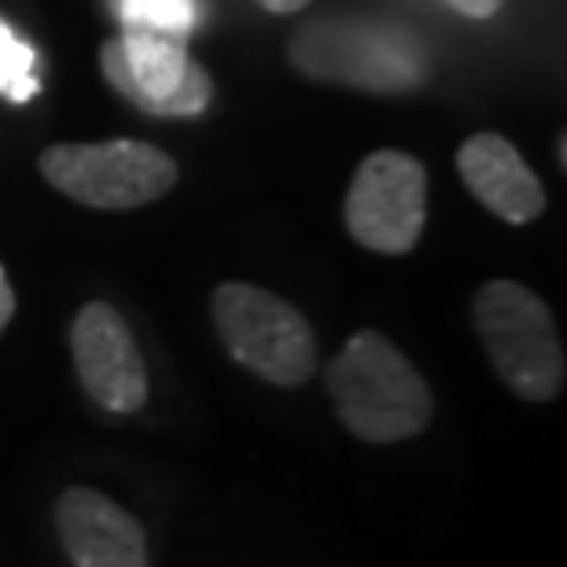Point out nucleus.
Masks as SVG:
<instances>
[{
    "label": "nucleus",
    "mask_w": 567,
    "mask_h": 567,
    "mask_svg": "<svg viewBox=\"0 0 567 567\" xmlns=\"http://www.w3.org/2000/svg\"><path fill=\"white\" fill-rule=\"evenodd\" d=\"M122 33L100 44V71L152 118H199L214 78L188 55L196 0H122Z\"/></svg>",
    "instance_id": "nucleus-1"
},
{
    "label": "nucleus",
    "mask_w": 567,
    "mask_h": 567,
    "mask_svg": "<svg viewBox=\"0 0 567 567\" xmlns=\"http://www.w3.org/2000/svg\"><path fill=\"white\" fill-rule=\"evenodd\" d=\"M328 399L350 435L369 446L416 439L435 416L427 380L377 328H361L324 369Z\"/></svg>",
    "instance_id": "nucleus-2"
},
{
    "label": "nucleus",
    "mask_w": 567,
    "mask_h": 567,
    "mask_svg": "<svg viewBox=\"0 0 567 567\" xmlns=\"http://www.w3.org/2000/svg\"><path fill=\"white\" fill-rule=\"evenodd\" d=\"M295 71L365 93H410L427 78L421 41L399 22L332 16L302 27L288 44Z\"/></svg>",
    "instance_id": "nucleus-3"
},
{
    "label": "nucleus",
    "mask_w": 567,
    "mask_h": 567,
    "mask_svg": "<svg viewBox=\"0 0 567 567\" xmlns=\"http://www.w3.org/2000/svg\"><path fill=\"white\" fill-rule=\"evenodd\" d=\"M472 324L508 391L538 405L560 399L564 343L549 306L535 291L516 280H486L472 299Z\"/></svg>",
    "instance_id": "nucleus-4"
},
{
    "label": "nucleus",
    "mask_w": 567,
    "mask_h": 567,
    "mask_svg": "<svg viewBox=\"0 0 567 567\" xmlns=\"http://www.w3.org/2000/svg\"><path fill=\"white\" fill-rule=\"evenodd\" d=\"M210 317L236 365L274 388H302L317 372V336L288 299L258 284L225 280L210 295Z\"/></svg>",
    "instance_id": "nucleus-5"
},
{
    "label": "nucleus",
    "mask_w": 567,
    "mask_h": 567,
    "mask_svg": "<svg viewBox=\"0 0 567 567\" xmlns=\"http://www.w3.org/2000/svg\"><path fill=\"white\" fill-rule=\"evenodd\" d=\"M38 166L52 188L93 210H137L177 185V163L144 141L52 144Z\"/></svg>",
    "instance_id": "nucleus-6"
},
{
    "label": "nucleus",
    "mask_w": 567,
    "mask_h": 567,
    "mask_svg": "<svg viewBox=\"0 0 567 567\" xmlns=\"http://www.w3.org/2000/svg\"><path fill=\"white\" fill-rule=\"evenodd\" d=\"M350 240L377 255H410L427 225V169L399 147H380L358 166L343 199Z\"/></svg>",
    "instance_id": "nucleus-7"
},
{
    "label": "nucleus",
    "mask_w": 567,
    "mask_h": 567,
    "mask_svg": "<svg viewBox=\"0 0 567 567\" xmlns=\"http://www.w3.org/2000/svg\"><path fill=\"white\" fill-rule=\"evenodd\" d=\"M71 358L85 394L100 410L130 416L147 405V369L126 317L96 299L78 310L71 324Z\"/></svg>",
    "instance_id": "nucleus-8"
},
{
    "label": "nucleus",
    "mask_w": 567,
    "mask_h": 567,
    "mask_svg": "<svg viewBox=\"0 0 567 567\" xmlns=\"http://www.w3.org/2000/svg\"><path fill=\"white\" fill-rule=\"evenodd\" d=\"M52 519L71 567H152L141 519L93 486H66Z\"/></svg>",
    "instance_id": "nucleus-9"
},
{
    "label": "nucleus",
    "mask_w": 567,
    "mask_h": 567,
    "mask_svg": "<svg viewBox=\"0 0 567 567\" xmlns=\"http://www.w3.org/2000/svg\"><path fill=\"white\" fill-rule=\"evenodd\" d=\"M457 174L486 210L508 225H527L546 210V188L530 174L516 144L497 133H475L461 144Z\"/></svg>",
    "instance_id": "nucleus-10"
},
{
    "label": "nucleus",
    "mask_w": 567,
    "mask_h": 567,
    "mask_svg": "<svg viewBox=\"0 0 567 567\" xmlns=\"http://www.w3.org/2000/svg\"><path fill=\"white\" fill-rule=\"evenodd\" d=\"M30 66H33L30 49L0 22V93H8L11 100H30L38 93Z\"/></svg>",
    "instance_id": "nucleus-11"
},
{
    "label": "nucleus",
    "mask_w": 567,
    "mask_h": 567,
    "mask_svg": "<svg viewBox=\"0 0 567 567\" xmlns=\"http://www.w3.org/2000/svg\"><path fill=\"white\" fill-rule=\"evenodd\" d=\"M446 4L468 19H494L502 11V0H446Z\"/></svg>",
    "instance_id": "nucleus-12"
},
{
    "label": "nucleus",
    "mask_w": 567,
    "mask_h": 567,
    "mask_svg": "<svg viewBox=\"0 0 567 567\" xmlns=\"http://www.w3.org/2000/svg\"><path fill=\"white\" fill-rule=\"evenodd\" d=\"M11 317H16V291H11L4 266H0V336H4V328L11 324Z\"/></svg>",
    "instance_id": "nucleus-13"
},
{
    "label": "nucleus",
    "mask_w": 567,
    "mask_h": 567,
    "mask_svg": "<svg viewBox=\"0 0 567 567\" xmlns=\"http://www.w3.org/2000/svg\"><path fill=\"white\" fill-rule=\"evenodd\" d=\"M266 11H274V16H291V11H302L310 0H258Z\"/></svg>",
    "instance_id": "nucleus-14"
}]
</instances>
